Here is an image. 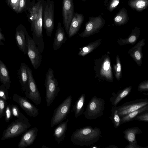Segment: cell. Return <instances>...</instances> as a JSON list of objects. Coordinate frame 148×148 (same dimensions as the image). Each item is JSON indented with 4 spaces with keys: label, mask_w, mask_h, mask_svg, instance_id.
Listing matches in <instances>:
<instances>
[{
    "label": "cell",
    "mask_w": 148,
    "mask_h": 148,
    "mask_svg": "<svg viewBox=\"0 0 148 148\" xmlns=\"http://www.w3.org/2000/svg\"><path fill=\"white\" fill-rule=\"evenodd\" d=\"M31 125L29 119L24 115L17 118L4 130L1 139L5 140L17 137L25 132Z\"/></svg>",
    "instance_id": "cell-2"
},
{
    "label": "cell",
    "mask_w": 148,
    "mask_h": 148,
    "mask_svg": "<svg viewBox=\"0 0 148 148\" xmlns=\"http://www.w3.org/2000/svg\"><path fill=\"white\" fill-rule=\"evenodd\" d=\"M69 119L61 122L54 129L53 136L56 141L58 143H60L64 140L67 128Z\"/></svg>",
    "instance_id": "cell-17"
},
{
    "label": "cell",
    "mask_w": 148,
    "mask_h": 148,
    "mask_svg": "<svg viewBox=\"0 0 148 148\" xmlns=\"http://www.w3.org/2000/svg\"><path fill=\"white\" fill-rule=\"evenodd\" d=\"M101 132L97 127L86 126L76 129L71 137V140L74 145L89 146L97 141Z\"/></svg>",
    "instance_id": "cell-1"
},
{
    "label": "cell",
    "mask_w": 148,
    "mask_h": 148,
    "mask_svg": "<svg viewBox=\"0 0 148 148\" xmlns=\"http://www.w3.org/2000/svg\"><path fill=\"white\" fill-rule=\"evenodd\" d=\"M136 37L135 36H131L129 39V41L130 43H132L135 41Z\"/></svg>",
    "instance_id": "cell-38"
},
{
    "label": "cell",
    "mask_w": 148,
    "mask_h": 148,
    "mask_svg": "<svg viewBox=\"0 0 148 148\" xmlns=\"http://www.w3.org/2000/svg\"><path fill=\"white\" fill-rule=\"evenodd\" d=\"M132 87H127L119 90L117 93L110 97V101L114 107L116 106L119 103L130 93Z\"/></svg>",
    "instance_id": "cell-21"
},
{
    "label": "cell",
    "mask_w": 148,
    "mask_h": 148,
    "mask_svg": "<svg viewBox=\"0 0 148 148\" xmlns=\"http://www.w3.org/2000/svg\"><path fill=\"white\" fill-rule=\"evenodd\" d=\"M54 2L52 0L44 1L42 7L43 26L48 36L51 37L54 27Z\"/></svg>",
    "instance_id": "cell-5"
},
{
    "label": "cell",
    "mask_w": 148,
    "mask_h": 148,
    "mask_svg": "<svg viewBox=\"0 0 148 148\" xmlns=\"http://www.w3.org/2000/svg\"><path fill=\"white\" fill-rule=\"evenodd\" d=\"M11 0H6V2L7 5L9 6Z\"/></svg>",
    "instance_id": "cell-43"
},
{
    "label": "cell",
    "mask_w": 148,
    "mask_h": 148,
    "mask_svg": "<svg viewBox=\"0 0 148 148\" xmlns=\"http://www.w3.org/2000/svg\"><path fill=\"white\" fill-rule=\"evenodd\" d=\"M148 147V146H147V147H143L138 145L137 141H136L129 143V144L125 147V148H147Z\"/></svg>",
    "instance_id": "cell-32"
},
{
    "label": "cell",
    "mask_w": 148,
    "mask_h": 148,
    "mask_svg": "<svg viewBox=\"0 0 148 148\" xmlns=\"http://www.w3.org/2000/svg\"><path fill=\"white\" fill-rule=\"evenodd\" d=\"M135 56L136 59L138 60H139L141 58V55L138 51H136L135 53Z\"/></svg>",
    "instance_id": "cell-37"
},
{
    "label": "cell",
    "mask_w": 148,
    "mask_h": 148,
    "mask_svg": "<svg viewBox=\"0 0 148 148\" xmlns=\"http://www.w3.org/2000/svg\"><path fill=\"white\" fill-rule=\"evenodd\" d=\"M117 70L118 72H120L121 71V66L119 63H118L117 64Z\"/></svg>",
    "instance_id": "cell-41"
},
{
    "label": "cell",
    "mask_w": 148,
    "mask_h": 148,
    "mask_svg": "<svg viewBox=\"0 0 148 148\" xmlns=\"http://www.w3.org/2000/svg\"><path fill=\"white\" fill-rule=\"evenodd\" d=\"M38 129L35 127L27 130L24 133L18 144L19 148H25L31 145L37 137Z\"/></svg>",
    "instance_id": "cell-14"
},
{
    "label": "cell",
    "mask_w": 148,
    "mask_h": 148,
    "mask_svg": "<svg viewBox=\"0 0 148 148\" xmlns=\"http://www.w3.org/2000/svg\"><path fill=\"white\" fill-rule=\"evenodd\" d=\"M12 99L29 116L36 117L39 114V109L32 104L27 98L14 93L12 95Z\"/></svg>",
    "instance_id": "cell-12"
},
{
    "label": "cell",
    "mask_w": 148,
    "mask_h": 148,
    "mask_svg": "<svg viewBox=\"0 0 148 148\" xmlns=\"http://www.w3.org/2000/svg\"><path fill=\"white\" fill-rule=\"evenodd\" d=\"M0 82L9 90L11 81L7 67L4 63L0 60Z\"/></svg>",
    "instance_id": "cell-20"
},
{
    "label": "cell",
    "mask_w": 148,
    "mask_h": 148,
    "mask_svg": "<svg viewBox=\"0 0 148 148\" xmlns=\"http://www.w3.org/2000/svg\"><path fill=\"white\" fill-rule=\"evenodd\" d=\"M85 99V94H82L73 106L72 110L76 118L81 116L83 114Z\"/></svg>",
    "instance_id": "cell-22"
},
{
    "label": "cell",
    "mask_w": 148,
    "mask_h": 148,
    "mask_svg": "<svg viewBox=\"0 0 148 148\" xmlns=\"http://www.w3.org/2000/svg\"><path fill=\"white\" fill-rule=\"evenodd\" d=\"M27 31L22 25L16 27L15 34V39L16 45L19 49L25 55L27 54V47L26 33Z\"/></svg>",
    "instance_id": "cell-13"
},
{
    "label": "cell",
    "mask_w": 148,
    "mask_h": 148,
    "mask_svg": "<svg viewBox=\"0 0 148 148\" xmlns=\"http://www.w3.org/2000/svg\"><path fill=\"white\" fill-rule=\"evenodd\" d=\"M111 119L115 128H118L121 124V117L118 114V110L115 107H113L111 109Z\"/></svg>",
    "instance_id": "cell-25"
},
{
    "label": "cell",
    "mask_w": 148,
    "mask_h": 148,
    "mask_svg": "<svg viewBox=\"0 0 148 148\" xmlns=\"http://www.w3.org/2000/svg\"><path fill=\"white\" fill-rule=\"evenodd\" d=\"M75 13L73 0H63V23L65 31L67 34H68L69 26Z\"/></svg>",
    "instance_id": "cell-11"
},
{
    "label": "cell",
    "mask_w": 148,
    "mask_h": 148,
    "mask_svg": "<svg viewBox=\"0 0 148 148\" xmlns=\"http://www.w3.org/2000/svg\"><path fill=\"white\" fill-rule=\"evenodd\" d=\"M119 3V1L116 0L114 1L111 4V6L112 7H114L116 6Z\"/></svg>",
    "instance_id": "cell-40"
},
{
    "label": "cell",
    "mask_w": 148,
    "mask_h": 148,
    "mask_svg": "<svg viewBox=\"0 0 148 148\" xmlns=\"http://www.w3.org/2000/svg\"><path fill=\"white\" fill-rule=\"evenodd\" d=\"M11 108L13 116L17 118H19L24 116L21 112L17 105L12 104L11 106Z\"/></svg>",
    "instance_id": "cell-27"
},
{
    "label": "cell",
    "mask_w": 148,
    "mask_h": 148,
    "mask_svg": "<svg viewBox=\"0 0 148 148\" xmlns=\"http://www.w3.org/2000/svg\"><path fill=\"white\" fill-rule=\"evenodd\" d=\"M27 72L28 77V87L24 92L26 97L36 105L40 104L41 99L34 78L32 71L28 67Z\"/></svg>",
    "instance_id": "cell-9"
},
{
    "label": "cell",
    "mask_w": 148,
    "mask_h": 148,
    "mask_svg": "<svg viewBox=\"0 0 148 148\" xmlns=\"http://www.w3.org/2000/svg\"><path fill=\"white\" fill-rule=\"evenodd\" d=\"M142 132L141 130L139 127H136L127 128L123 132L125 138L129 143L137 141L136 136Z\"/></svg>",
    "instance_id": "cell-23"
},
{
    "label": "cell",
    "mask_w": 148,
    "mask_h": 148,
    "mask_svg": "<svg viewBox=\"0 0 148 148\" xmlns=\"http://www.w3.org/2000/svg\"><path fill=\"white\" fill-rule=\"evenodd\" d=\"M45 86L47 105L49 107L54 101L60 90L58 82L54 77V71L51 68L48 69L45 74Z\"/></svg>",
    "instance_id": "cell-3"
},
{
    "label": "cell",
    "mask_w": 148,
    "mask_h": 148,
    "mask_svg": "<svg viewBox=\"0 0 148 148\" xmlns=\"http://www.w3.org/2000/svg\"><path fill=\"white\" fill-rule=\"evenodd\" d=\"M106 148H118V147L116 146L115 145H111V146H108L107 147H106Z\"/></svg>",
    "instance_id": "cell-42"
},
{
    "label": "cell",
    "mask_w": 148,
    "mask_h": 148,
    "mask_svg": "<svg viewBox=\"0 0 148 148\" xmlns=\"http://www.w3.org/2000/svg\"><path fill=\"white\" fill-rule=\"evenodd\" d=\"M8 90L3 84L0 86V97L6 101L9 98Z\"/></svg>",
    "instance_id": "cell-26"
},
{
    "label": "cell",
    "mask_w": 148,
    "mask_h": 148,
    "mask_svg": "<svg viewBox=\"0 0 148 148\" xmlns=\"http://www.w3.org/2000/svg\"><path fill=\"white\" fill-rule=\"evenodd\" d=\"M105 104L104 99L97 98L96 96L93 97L84 113L85 118L91 120L101 116L103 113Z\"/></svg>",
    "instance_id": "cell-6"
},
{
    "label": "cell",
    "mask_w": 148,
    "mask_h": 148,
    "mask_svg": "<svg viewBox=\"0 0 148 148\" xmlns=\"http://www.w3.org/2000/svg\"><path fill=\"white\" fill-rule=\"evenodd\" d=\"M6 101L0 97V119L4 115Z\"/></svg>",
    "instance_id": "cell-30"
},
{
    "label": "cell",
    "mask_w": 148,
    "mask_h": 148,
    "mask_svg": "<svg viewBox=\"0 0 148 148\" xmlns=\"http://www.w3.org/2000/svg\"><path fill=\"white\" fill-rule=\"evenodd\" d=\"M72 100V96L70 95L54 110L51 120V127H53L66 119L70 111Z\"/></svg>",
    "instance_id": "cell-7"
},
{
    "label": "cell",
    "mask_w": 148,
    "mask_h": 148,
    "mask_svg": "<svg viewBox=\"0 0 148 148\" xmlns=\"http://www.w3.org/2000/svg\"><path fill=\"white\" fill-rule=\"evenodd\" d=\"M41 148H49V147L47 146H46V145H42L41 147Z\"/></svg>",
    "instance_id": "cell-44"
},
{
    "label": "cell",
    "mask_w": 148,
    "mask_h": 148,
    "mask_svg": "<svg viewBox=\"0 0 148 148\" xmlns=\"http://www.w3.org/2000/svg\"><path fill=\"white\" fill-rule=\"evenodd\" d=\"M28 66L25 63H22L18 71V77L22 90L24 92L28 87Z\"/></svg>",
    "instance_id": "cell-19"
},
{
    "label": "cell",
    "mask_w": 148,
    "mask_h": 148,
    "mask_svg": "<svg viewBox=\"0 0 148 148\" xmlns=\"http://www.w3.org/2000/svg\"><path fill=\"white\" fill-rule=\"evenodd\" d=\"M134 120L148 122V110L138 114L134 119Z\"/></svg>",
    "instance_id": "cell-29"
},
{
    "label": "cell",
    "mask_w": 148,
    "mask_h": 148,
    "mask_svg": "<svg viewBox=\"0 0 148 148\" xmlns=\"http://www.w3.org/2000/svg\"><path fill=\"white\" fill-rule=\"evenodd\" d=\"M148 105V99L145 98L131 101L119 106H115L121 117L129 113Z\"/></svg>",
    "instance_id": "cell-10"
},
{
    "label": "cell",
    "mask_w": 148,
    "mask_h": 148,
    "mask_svg": "<svg viewBox=\"0 0 148 148\" xmlns=\"http://www.w3.org/2000/svg\"><path fill=\"white\" fill-rule=\"evenodd\" d=\"M44 0H32L30 2L27 9L28 13L27 16L29 21L31 23L34 21L37 18L39 10L41 4Z\"/></svg>",
    "instance_id": "cell-18"
},
{
    "label": "cell",
    "mask_w": 148,
    "mask_h": 148,
    "mask_svg": "<svg viewBox=\"0 0 148 148\" xmlns=\"http://www.w3.org/2000/svg\"><path fill=\"white\" fill-rule=\"evenodd\" d=\"M44 1L40 6L36 19L31 23L32 38L41 53L43 52L44 47L42 35V7Z\"/></svg>",
    "instance_id": "cell-4"
},
{
    "label": "cell",
    "mask_w": 148,
    "mask_h": 148,
    "mask_svg": "<svg viewBox=\"0 0 148 148\" xmlns=\"http://www.w3.org/2000/svg\"><path fill=\"white\" fill-rule=\"evenodd\" d=\"M83 1H84L85 0H82Z\"/></svg>",
    "instance_id": "cell-45"
},
{
    "label": "cell",
    "mask_w": 148,
    "mask_h": 148,
    "mask_svg": "<svg viewBox=\"0 0 148 148\" xmlns=\"http://www.w3.org/2000/svg\"><path fill=\"white\" fill-rule=\"evenodd\" d=\"M148 110V105H147L121 117V125L134 120V119L138 114Z\"/></svg>",
    "instance_id": "cell-24"
},
{
    "label": "cell",
    "mask_w": 148,
    "mask_h": 148,
    "mask_svg": "<svg viewBox=\"0 0 148 148\" xmlns=\"http://www.w3.org/2000/svg\"><path fill=\"white\" fill-rule=\"evenodd\" d=\"M66 40L64 29L61 25V23L59 22L58 23L53 42V49L56 50L60 48L62 45L65 43Z\"/></svg>",
    "instance_id": "cell-16"
},
{
    "label": "cell",
    "mask_w": 148,
    "mask_h": 148,
    "mask_svg": "<svg viewBox=\"0 0 148 148\" xmlns=\"http://www.w3.org/2000/svg\"><path fill=\"white\" fill-rule=\"evenodd\" d=\"M145 2L143 0L138 1L136 4V6L138 8H143L145 6Z\"/></svg>",
    "instance_id": "cell-34"
},
{
    "label": "cell",
    "mask_w": 148,
    "mask_h": 148,
    "mask_svg": "<svg viewBox=\"0 0 148 148\" xmlns=\"http://www.w3.org/2000/svg\"><path fill=\"white\" fill-rule=\"evenodd\" d=\"M138 90L140 92L148 91V87L147 84L146 83L141 84L138 86Z\"/></svg>",
    "instance_id": "cell-33"
},
{
    "label": "cell",
    "mask_w": 148,
    "mask_h": 148,
    "mask_svg": "<svg viewBox=\"0 0 148 148\" xmlns=\"http://www.w3.org/2000/svg\"><path fill=\"white\" fill-rule=\"evenodd\" d=\"M26 36L27 47V54L34 68L37 69L41 62V53L38 48L33 38L29 36L27 31L26 32Z\"/></svg>",
    "instance_id": "cell-8"
},
{
    "label": "cell",
    "mask_w": 148,
    "mask_h": 148,
    "mask_svg": "<svg viewBox=\"0 0 148 148\" xmlns=\"http://www.w3.org/2000/svg\"><path fill=\"white\" fill-rule=\"evenodd\" d=\"M122 19V17L120 16H117L114 19L115 21L117 22H120Z\"/></svg>",
    "instance_id": "cell-39"
},
{
    "label": "cell",
    "mask_w": 148,
    "mask_h": 148,
    "mask_svg": "<svg viewBox=\"0 0 148 148\" xmlns=\"http://www.w3.org/2000/svg\"><path fill=\"white\" fill-rule=\"evenodd\" d=\"M5 41V38L3 34L1 32V29L0 28V45H4V44L2 41Z\"/></svg>",
    "instance_id": "cell-35"
},
{
    "label": "cell",
    "mask_w": 148,
    "mask_h": 148,
    "mask_svg": "<svg viewBox=\"0 0 148 148\" xmlns=\"http://www.w3.org/2000/svg\"><path fill=\"white\" fill-rule=\"evenodd\" d=\"M84 19L83 15L77 12L75 13L71 22L68 33V36L71 38L78 32Z\"/></svg>",
    "instance_id": "cell-15"
},
{
    "label": "cell",
    "mask_w": 148,
    "mask_h": 148,
    "mask_svg": "<svg viewBox=\"0 0 148 148\" xmlns=\"http://www.w3.org/2000/svg\"><path fill=\"white\" fill-rule=\"evenodd\" d=\"M4 115L6 123L9 122L10 119L12 118L13 115L11 110V106L9 104L6 105Z\"/></svg>",
    "instance_id": "cell-28"
},
{
    "label": "cell",
    "mask_w": 148,
    "mask_h": 148,
    "mask_svg": "<svg viewBox=\"0 0 148 148\" xmlns=\"http://www.w3.org/2000/svg\"><path fill=\"white\" fill-rule=\"evenodd\" d=\"M110 66V63L108 61H106L104 63L103 69L105 71L109 70Z\"/></svg>",
    "instance_id": "cell-36"
},
{
    "label": "cell",
    "mask_w": 148,
    "mask_h": 148,
    "mask_svg": "<svg viewBox=\"0 0 148 148\" xmlns=\"http://www.w3.org/2000/svg\"><path fill=\"white\" fill-rule=\"evenodd\" d=\"M20 0H11L9 6L17 13Z\"/></svg>",
    "instance_id": "cell-31"
}]
</instances>
